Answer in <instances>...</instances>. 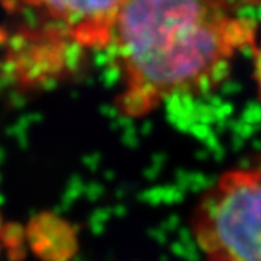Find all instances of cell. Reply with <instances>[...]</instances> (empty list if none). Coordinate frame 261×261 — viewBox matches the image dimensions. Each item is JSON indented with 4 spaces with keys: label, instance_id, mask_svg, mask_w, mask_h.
I'll list each match as a JSON object with an SVG mask.
<instances>
[{
    "label": "cell",
    "instance_id": "6da1fadb",
    "mask_svg": "<svg viewBox=\"0 0 261 261\" xmlns=\"http://www.w3.org/2000/svg\"><path fill=\"white\" fill-rule=\"evenodd\" d=\"M257 44V23L221 0H126L109 47L119 112L141 118L180 94L203 93Z\"/></svg>",
    "mask_w": 261,
    "mask_h": 261
},
{
    "label": "cell",
    "instance_id": "7a4b0ae2",
    "mask_svg": "<svg viewBox=\"0 0 261 261\" xmlns=\"http://www.w3.org/2000/svg\"><path fill=\"white\" fill-rule=\"evenodd\" d=\"M190 229L207 261H261V167L222 173L197 197Z\"/></svg>",
    "mask_w": 261,
    "mask_h": 261
},
{
    "label": "cell",
    "instance_id": "3957f363",
    "mask_svg": "<svg viewBox=\"0 0 261 261\" xmlns=\"http://www.w3.org/2000/svg\"><path fill=\"white\" fill-rule=\"evenodd\" d=\"M23 19L22 28L38 31L83 53L109 47L113 27L126 0H2Z\"/></svg>",
    "mask_w": 261,
    "mask_h": 261
},
{
    "label": "cell",
    "instance_id": "277c9868",
    "mask_svg": "<svg viewBox=\"0 0 261 261\" xmlns=\"http://www.w3.org/2000/svg\"><path fill=\"white\" fill-rule=\"evenodd\" d=\"M226 8L233 12L248 8H261V0H221Z\"/></svg>",
    "mask_w": 261,
    "mask_h": 261
},
{
    "label": "cell",
    "instance_id": "5b68a950",
    "mask_svg": "<svg viewBox=\"0 0 261 261\" xmlns=\"http://www.w3.org/2000/svg\"><path fill=\"white\" fill-rule=\"evenodd\" d=\"M254 80L261 93V41H257L254 47Z\"/></svg>",
    "mask_w": 261,
    "mask_h": 261
},
{
    "label": "cell",
    "instance_id": "8992f818",
    "mask_svg": "<svg viewBox=\"0 0 261 261\" xmlns=\"http://www.w3.org/2000/svg\"><path fill=\"white\" fill-rule=\"evenodd\" d=\"M8 243H9V240H8V229H6V226L3 225V221H2V218H0V245Z\"/></svg>",
    "mask_w": 261,
    "mask_h": 261
}]
</instances>
